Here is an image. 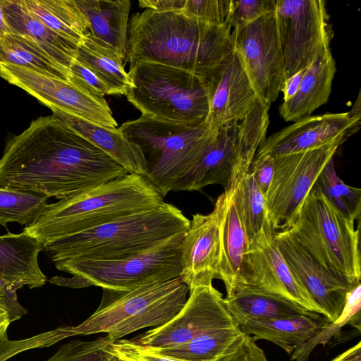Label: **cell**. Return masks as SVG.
Here are the masks:
<instances>
[{
	"mask_svg": "<svg viewBox=\"0 0 361 361\" xmlns=\"http://www.w3.org/2000/svg\"><path fill=\"white\" fill-rule=\"evenodd\" d=\"M105 152L53 115L33 120L6 142L0 188L61 200L128 174Z\"/></svg>",
	"mask_w": 361,
	"mask_h": 361,
	"instance_id": "6da1fadb",
	"label": "cell"
},
{
	"mask_svg": "<svg viewBox=\"0 0 361 361\" xmlns=\"http://www.w3.org/2000/svg\"><path fill=\"white\" fill-rule=\"evenodd\" d=\"M229 23L213 25L181 11L146 9L128 25L126 61H150L206 77L233 52Z\"/></svg>",
	"mask_w": 361,
	"mask_h": 361,
	"instance_id": "7a4b0ae2",
	"label": "cell"
},
{
	"mask_svg": "<svg viewBox=\"0 0 361 361\" xmlns=\"http://www.w3.org/2000/svg\"><path fill=\"white\" fill-rule=\"evenodd\" d=\"M164 197L143 176L128 173L47 204L23 231L47 245L126 215L163 204Z\"/></svg>",
	"mask_w": 361,
	"mask_h": 361,
	"instance_id": "3957f363",
	"label": "cell"
},
{
	"mask_svg": "<svg viewBox=\"0 0 361 361\" xmlns=\"http://www.w3.org/2000/svg\"><path fill=\"white\" fill-rule=\"evenodd\" d=\"M189 224L180 209L164 202L63 238L43 250L53 262L72 258H119L147 250L186 231Z\"/></svg>",
	"mask_w": 361,
	"mask_h": 361,
	"instance_id": "277c9868",
	"label": "cell"
},
{
	"mask_svg": "<svg viewBox=\"0 0 361 361\" xmlns=\"http://www.w3.org/2000/svg\"><path fill=\"white\" fill-rule=\"evenodd\" d=\"M128 101L145 115L159 121L196 126L209 113L204 78L189 71L150 61L130 64Z\"/></svg>",
	"mask_w": 361,
	"mask_h": 361,
	"instance_id": "5b68a950",
	"label": "cell"
},
{
	"mask_svg": "<svg viewBox=\"0 0 361 361\" xmlns=\"http://www.w3.org/2000/svg\"><path fill=\"white\" fill-rule=\"evenodd\" d=\"M103 290L98 308L73 326L75 336L104 333L112 343L137 330L161 326L181 310L190 293L180 277L126 291Z\"/></svg>",
	"mask_w": 361,
	"mask_h": 361,
	"instance_id": "8992f818",
	"label": "cell"
},
{
	"mask_svg": "<svg viewBox=\"0 0 361 361\" xmlns=\"http://www.w3.org/2000/svg\"><path fill=\"white\" fill-rule=\"evenodd\" d=\"M185 231L142 252L114 259L72 258L54 262L55 267L71 275L49 281L79 288L91 286L114 291L130 290L140 286L180 277V247Z\"/></svg>",
	"mask_w": 361,
	"mask_h": 361,
	"instance_id": "52a82bcc",
	"label": "cell"
},
{
	"mask_svg": "<svg viewBox=\"0 0 361 361\" xmlns=\"http://www.w3.org/2000/svg\"><path fill=\"white\" fill-rule=\"evenodd\" d=\"M118 128L142 149L147 164L146 178L164 197L197 162L218 131L211 129L205 121L188 126L145 115L128 121Z\"/></svg>",
	"mask_w": 361,
	"mask_h": 361,
	"instance_id": "ba28073f",
	"label": "cell"
},
{
	"mask_svg": "<svg viewBox=\"0 0 361 361\" xmlns=\"http://www.w3.org/2000/svg\"><path fill=\"white\" fill-rule=\"evenodd\" d=\"M354 223L314 184L281 230L325 267L360 282V235Z\"/></svg>",
	"mask_w": 361,
	"mask_h": 361,
	"instance_id": "9c48e42d",
	"label": "cell"
},
{
	"mask_svg": "<svg viewBox=\"0 0 361 361\" xmlns=\"http://www.w3.org/2000/svg\"><path fill=\"white\" fill-rule=\"evenodd\" d=\"M274 12L285 80L330 49L333 30L323 0H275Z\"/></svg>",
	"mask_w": 361,
	"mask_h": 361,
	"instance_id": "30bf717a",
	"label": "cell"
},
{
	"mask_svg": "<svg viewBox=\"0 0 361 361\" xmlns=\"http://www.w3.org/2000/svg\"><path fill=\"white\" fill-rule=\"evenodd\" d=\"M340 145L334 143L274 157V173L265 202L267 217L274 231L286 226Z\"/></svg>",
	"mask_w": 361,
	"mask_h": 361,
	"instance_id": "8fae6325",
	"label": "cell"
},
{
	"mask_svg": "<svg viewBox=\"0 0 361 361\" xmlns=\"http://www.w3.org/2000/svg\"><path fill=\"white\" fill-rule=\"evenodd\" d=\"M238 56L259 99L271 104L284 80L276 14L271 11L243 27L232 30Z\"/></svg>",
	"mask_w": 361,
	"mask_h": 361,
	"instance_id": "7c38bea8",
	"label": "cell"
},
{
	"mask_svg": "<svg viewBox=\"0 0 361 361\" xmlns=\"http://www.w3.org/2000/svg\"><path fill=\"white\" fill-rule=\"evenodd\" d=\"M239 326L228 312L223 295L213 285L190 290L181 310L166 324L139 334L134 342L157 349L186 343L216 329Z\"/></svg>",
	"mask_w": 361,
	"mask_h": 361,
	"instance_id": "4fadbf2b",
	"label": "cell"
},
{
	"mask_svg": "<svg viewBox=\"0 0 361 361\" xmlns=\"http://www.w3.org/2000/svg\"><path fill=\"white\" fill-rule=\"evenodd\" d=\"M0 76L49 109H59L106 127L118 126L104 97L92 94L68 80L12 64H0Z\"/></svg>",
	"mask_w": 361,
	"mask_h": 361,
	"instance_id": "5bb4252c",
	"label": "cell"
},
{
	"mask_svg": "<svg viewBox=\"0 0 361 361\" xmlns=\"http://www.w3.org/2000/svg\"><path fill=\"white\" fill-rule=\"evenodd\" d=\"M274 232L267 217L259 233L249 243L240 289L250 288L271 293L325 316L292 274L275 240Z\"/></svg>",
	"mask_w": 361,
	"mask_h": 361,
	"instance_id": "9a60e30c",
	"label": "cell"
},
{
	"mask_svg": "<svg viewBox=\"0 0 361 361\" xmlns=\"http://www.w3.org/2000/svg\"><path fill=\"white\" fill-rule=\"evenodd\" d=\"M357 101L345 113L310 116L274 133L260 145L255 158L286 155L326 145H342L360 128L361 105Z\"/></svg>",
	"mask_w": 361,
	"mask_h": 361,
	"instance_id": "2e32d148",
	"label": "cell"
},
{
	"mask_svg": "<svg viewBox=\"0 0 361 361\" xmlns=\"http://www.w3.org/2000/svg\"><path fill=\"white\" fill-rule=\"evenodd\" d=\"M274 238L295 278L329 321H336L343 310L348 293L360 282L319 262L287 231H275Z\"/></svg>",
	"mask_w": 361,
	"mask_h": 361,
	"instance_id": "e0dca14e",
	"label": "cell"
},
{
	"mask_svg": "<svg viewBox=\"0 0 361 361\" xmlns=\"http://www.w3.org/2000/svg\"><path fill=\"white\" fill-rule=\"evenodd\" d=\"M204 79L209 99L205 123L211 129L240 122L259 100L233 51Z\"/></svg>",
	"mask_w": 361,
	"mask_h": 361,
	"instance_id": "ac0fdd59",
	"label": "cell"
},
{
	"mask_svg": "<svg viewBox=\"0 0 361 361\" xmlns=\"http://www.w3.org/2000/svg\"><path fill=\"white\" fill-rule=\"evenodd\" d=\"M181 280L191 290L220 279L218 211L192 216L180 247Z\"/></svg>",
	"mask_w": 361,
	"mask_h": 361,
	"instance_id": "d6986e66",
	"label": "cell"
},
{
	"mask_svg": "<svg viewBox=\"0 0 361 361\" xmlns=\"http://www.w3.org/2000/svg\"><path fill=\"white\" fill-rule=\"evenodd\" d=\"M238 176L232 178L214 204L219 216L220 280L224 283L226 297L243 286L249 245L235 196Z\"/></svg>",
	"mask_w": 361,
	"mask_h": 361,
	"instance_id": "ffe728a7",
	"label": "cell"
},
{
	"mask_svg": "<svg viewBox=\"0 0 361 361\" xmlns=\"http://www.w3.org/2000/svg\"><path fill=\"white\" fill-rule=\"evenodd\" d=\"M239 122L218 128L214 140L197 162L175 184L173 191H195L210 185L226 187L238 174Z\"/></svg>",
	"mask_w": 361,
	"mask_h": 361,
	"instance_id": "44dd1931",
	"label": "cell"
},
{
	"mask_svg": "<svg viewBox=\"0 0 361 361\" xmlns=\"http://www.w3.org/2000/svg\"><path fill=\"white\" fill-rule=\"evenodd\" d=\"M50 109L53 116L111 157L128 173L146 177L147 164L142 149L128 140L119 128L101 126L59 109Z\"/></svg>",
	"mask_w": 361,
	"mask_h": 361,
	"instance_id": "7402d4cb",
	"label": "cell"
},
{
	"mask_svg": "<svg viewBox=\"0 0 361 361\" xmlns=\"http://www.w3.org/2000/svg\"><path fill=\"white\" fill-rule=\"evenodd\" d=\"M336 71V62L329 49L319 54L306 69L296 94L281 104L279 113L283 119L295 122L311 116L326 103Z\"/></svg>",
	"mask_w": 361,
	"mask_h": 361,
	"instance_id": "603a6c76",
	"label": "cell"
},
{
	"mask_svg": "<svg viewBox=\"0 0 361 361\" xmlns=\"http://www.w3.org/2000/svg\"><path fill=\"white\" fill-rule=\"evenodd\" d=\"M41 250L37 240L24 232L0 235V278L21 287L43 286L47 276L38 264Z\"/></svg>",
	"mask_w": 361,
	"mask_h": 361,
	"instance_id": "cb8c5ba5",
	"label": "cell"
},
{
	"mask_svg": "<svg viewBox=\"0 0 361 361\" xmlns=\"http://www.w3.org/2000/svg\"><path fill=\"white\" fill-rule=\"evenodd\" d=\"M87 18L89 31L126 61L128 55L129 0H74Z\"/></svg>",
	"mask_w": 361,
	"mask_h": 361,
	"instance_id": "d4e9b609",
	"label": "cell"
},
{
	"mask_svg": "<svg viewBox=\"0 0 361 361\" xmlns=\"http://www.w3.org/2000/svg\"><path fill=\"white\" fill-rule=\"evenodd\" d=\"M225 305L239 326L252 319H272L300 315L320 317L300 305L280 296L250 288H243L224 298Z\"/></svg>",
	"mask_w": 361,
	"mask_h": 361,
	"instance_id": "484cf974",
	"label": "cell"
},
{
	"mask_svg": "<svg viewBox=\"0 0 361 361\" xmlns=\"http://www.w3.org/2000/svg\"><path fill=\"white\" fill-rule=\"evenodd\" d=\"M330 322L325 316L307 315L272 319H252L240 326L243 333L256 341L267 340L288 354L307 341Z\"/></svg>",
	"mask_w": 361,
	"mask_h": 361,
	"instance_id": "4316f807",
	"label": "cell"
},
{
	"mask_svg": "<svg viewBox=\"0 0 361 361\" xmlns=\"http://www.w3.org/2000/svg\"><path fill=\"white\" fill-rule=\"evenodd\" d=\"M4 16L13 33L24 35L36 42L54 61L69 70L77 47L49 28L21 3L1 0Z\"/></svg>",
	"mask_w": 361,
	"mask_h": 361,
	"instance_id": "83f0119b",
	"label": "cell"
},
{
	"mask_svg": "<svg viewBox=\"0 0 361 361\" xmlns=\"http://www.w3.org/2000/svg\"><path fill=\"white\" fill-rule=\"evenodd\" d=\"M74 59L90 70L107 87L109 94L126 96L130 80L121 56L86 32L78 45Z\"/></svg>",
	"mask_w": 361,
	"mask_h": 361,
	"instance_id": "f1b7e54d",
	"label": "cell"
},
{
	"mask_svg": "<svg viewBox=\"0 0 361 361\" xmlns=\"http://www.w3.org/2000/svg\"><path fill=\"white\" fill-rule=\"evenodd\" d=\"M49 28L76 47L90 30L89 22L74 0H20Z\"/></svg>",
	"mask_w": 361,
	"mask_h": 361,
	"instance_id": "f546056e",
	"label": "cell"
},
{
	"mask_svg": "<svg viewBox=\"0 0 361 361\" xmlns=\"http://www.w3.org/2000/svg\"><path fill=\"white\" fill-rule=\"evenodd\" d=\"M0 64H12L68 80L69 70L29 37L11 33L0 39Z\"/></svg>",
	"mask_w": 361,
	"mask_h": 361,
	"instance_id": "4dcf8cb0",
	"label": "cell"
},
{
	"mask_svg": "<svg viewBox=\"0 0 361 361\" xmlns=\"http://www.w3.org/2000/svg\"><path fill=\"white\" fill-rule=\"evenodd\" d=\"M241 333L240 326L222 328L173 347L152 348L161 355L184 361H214L238 339Z\"/></svg>",
	"mask_w": 361,
	"mask_h": 361,
	"instance_id": "1f68e13d",
	"label": "cell"
},
{
	"mask_svg": "<svg viewBox=\"0 0 361 361\" xmlns=\"http://www.w3.org/2000/svg\"><path fill=\"white\" fill-rule=\"evenodd\" d=\"M350 325L361 331V284L357 283L348 293L339 317L329 322L307 341L298 346L291 354L292 361H308L311 353L319 345L326 344L332 337L341 336L344 326Z\"/></svg>",
	"mask_w": 361,
	"mask_h": 361,
	"instance_id": "d6a6232c",
	"label": "cell"
},
{
	"mask_svg": "<svg viewBox=\"0 0 361 361\" xmlns=\"http://www.w3.org/2000/svg\"><path fill=\"white\" fill-rule=\"evenodd\" d=\"M235 196L247 240L250 243L261 231L267 218V212L265 197L249 170L238 176Z\"/></svg>",
	"mask_w": 361,
	"mask_h": 361,
	"instance_id": "836d02e7",
	"label": "cell"
},
{
	"mask_svg": "<svg viewBox=\"0 0 361 361\" xmlns=\"http://www.w3.org/2000/svg\"><path fill=\"white\" fill-rule=\"evenodd\" d=\"M47 197L29 191L0 188V224L29 225L47 204Z\"/></svg>",
	"mask_w": 361,
	"mask_h": 361,
	"instance_id": "e575fe53",
	"label": "cell"
},
{
	"mask_svg": "<svg viewBox=\"0 0 361 361\" xmlns=\"http://www.w3.org/2000/svg\"><path fill=\"white\" fill-rule=\"evenodd\" d=\"M315 185L343 215L353 221L360 217L361 190L346 185L338 176L334 158L322 169Z\"/></svg>",
	"mask_w": 361,
	"mask_h": 361,
	"instance_id": "d590c367",
	"label": "cell"
},
{
	"mask_svg": "<svg viewBox=\"0 0 361 361\" xmlns=\"http://www.w3.org/2000/svg\"><path fill=\"white\" fill-rule=\"evenodd\" d=\"M111 343L106 335L93 341L71 340L45 361H101L104 348Z\"/></svg>",
	"mask_w": 361,
	"mask_h": 361,
	"instance_id": "8d00e7d4",
	"label": "cell"
},
{
	"mask_svg": "<svg viewBox=\"0 0 361 361\" xmlns=\"http://www.w3.org/2000/svg\"><path fill=\"white\" fill-rule=\"evenodd\" d=\"M232 0H185L181 11L213 25L228 23Z\"/></svg>",
	"mask_w": 361,
	"mask_h": 361,
	"instance_id": "74e56055",
	"label": "cell"
},
{
	"mask_svg": "<svg viewBox=\"0 0 361 361\" xmlns=\"http://www.w3.org/2000/svg\"><path fill=\"white\" fill-rule=\"evenodd\" d=\"M274 8L275 0H232L228 23L232 30H239Z\"/></svg>",
	"mask_w": 361,
	"mask_h": 361,
	"instance_id": "f35d334b",
	"label": "cell"
},
{
	"mask_svg": "<svg viewBox=\"0 0 361 361\" xmlns=\"http://www.w3.org/2000/svg\"><path fill=\"white\" fill-rule=\"evenodd\" d=\"M109 347L125 361H184L161 355L132 339H119L109 343Z\"/></svg>",
	"mask_w": 361,
	"mask_h": 361,
	"instance_id": "ab89813d",
	"label": "cell"
},
{
	"mask_svg": "<svg viewBox=\"0 0 361 361\" xmlns=\"http://www.w3.org/2000/svg\"><path fill=\"white\" fill-rule=\"evenodd\" d=\"M214 361H268L264 350L250 335L241 333L238 339Z\"/></svg>",
	"mask_w": 361,
	"mask_h": 361,
	"instance_id": "60d3db41",
	"label": "cell"
},
{
	"mask_svg": "<svg viewBox=\"0 0 361 361\" xmlns=\"http://www.w3.org/2000/svg\"><path fill=\"white\" fill-rule=\"evenodd\" d=\"M68 80L92 94L99 97L109 94L106 85L90 70L75 59L69 68Z\"/></svg>",
	"mask_w": 361,
	"mask_h": 361,
	"instance_id": "b9f144b4",
	"label": "cell"
},
{
	"mask_svg": "<svg viewBox=\"0 0 361 361\" xmlns=\"http://www.w3.org/2000/svg\"><path fill=\"white\" fill-rule=\"evenodd\" d=\"M274 167V157L265 155L255 158L249 169V171L264 197L272 180Z\"/></svg>",
	"mask_w": 361,
	"mask_h": 361,
	"instance_id": "7bdbcfd3",
	"label": "cell"
},
{
	"mask_svg": "<svg viewBox=\"0 0 361 361\" xmlns=\"http://www.w3.org/2000/svg\"><path fill=\"white\" fill-rule=\"evenodd\" d=\"M21 288L18 284L0 278V297L9 312L11 322L20 319L28 312L18 301L17 290Z\"/></svg>",
	"mask_w": 361,
	"mask_h": 361,
	"instance_id": "ee69618b",
	"label": "cell"
},
{
	"mask_svg": "<svg viewBox=\"0 0 361 361\" xmlns=\"http://www.w3.org/2000/svg\"><path fill=\"white\" fill-rule=\"evenodd\" d=\"M185 0H140L138 4L140 8L157 12L181 11Z\"/></svg>",
	"mask_w": 361,
	"mask_h": 361,
	"instance_id": "f6af8a7d",
	"label": "cell"
},
{
	"mask_svg": "<svg viewBox=\"0 0 361 361\" xmlns=\"http://www.w3.org/2000/svg\"><path fill=\"white\" fill-rule=\"evenodd\" d=\"M306 69L300 70L284 80L281 89L283 94V101H287L296 94Z\"/></svg>",
	"mask_w": 361,
	"mask_h": 361,
	"instance_id": "bcb514c9",
	"label": "cell"
},
{
	"mask_svg": "<svg viewBox=\"0 0 361 361\" xmlns=\"http://www.w3.org/2000/svg\"><path fill=\"white\" fill-rule=\"evenodd\" d=\"M12 323L9 312L0 297V344L8 340V328Z\"/></svg>",
	"mask_w": 361,
	"mask_h": 361,
	"instance_id": "7dc6e473",
	"label": "cell"
},
{
	"mask_svg": "<svg viewBox=\"0 0 361 361\" xmlns=\"http://www.w3.org/2000/svg\"><path fill=\"white\" fill-rule=\"evenodd\" d=\"M331 361H361V342L359 341Z\"/></svg>",
	"mask_w": 361,
	"mask_h": 361,
	"instance_id": "c3c4849f",
	"label": "cell"
},
{
	"mask_svg": "<svg viewBox=\"0 0 361 361\" xmlns=\"http://www.w3.org/2000/svg\"><path fill=\"white\" fill-rule=\"evenodd\" d=\"M11 33H13L12 30L5 18L2 4L0 0V39Z\"/></svg>",
	"mask_w": 361,
	"mask_h": 361,
	"instance_id": "681fc988",
	"label": "cell"
},
{
	"mask_svg": "<svg viewBox=\"0 0 361 361\" xmlns=\"http://www.w3.org/2000/svg\"><path fill=\"white\" fill-rule=\"evenodd\" d=\"M101 361H125L117 355L109 347H105L102 352Z\"/></svg>",
	"mask_w": 361,
	"mask_h": 361,
	"instance_id": "f907efd6",
	"label": "cell"
}]
</instances>
